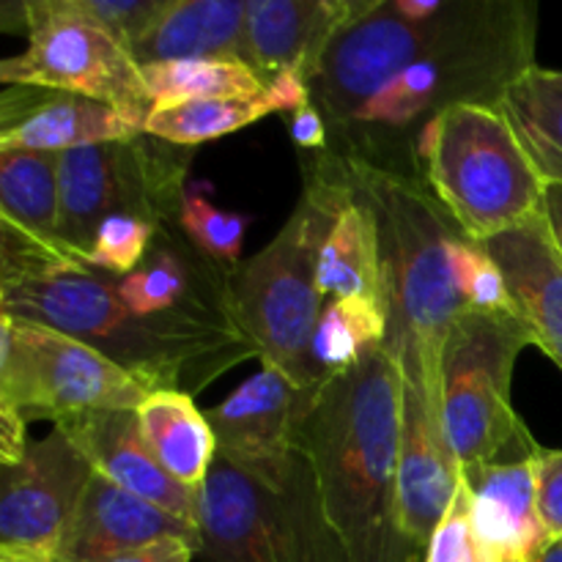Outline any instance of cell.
<instances>
[{"label": "cell", "mask_w": 562, "mask_h": 562, "mask_svg": "<svg viewBox=\"0 0 562 562\" xmlns=\"http://www.w3.org/2000/svg\"><path fill=\"white\" fill-rule=\"evenodd\" d=\"M119 280L60 239L0 223V313L93 346L151 393L192 395L239 362L258 360L231 307L192 305L140 318L121 300Z\"/></svg>", "instance_id": "cell-1"}, {"label": "cell", "mask_w": 562, "mask_h": 562, "mask_svg": "<svg viewBox=\"0 0 562 562\" xmlns=\"http://www.w3.org/2000/svg\"><path fill=\"white\" fill-rule=\"evenodd\" d=\"M404 379L387 344L329 379L296 423V450L316 470L324 505L351 562H412L420 549L398 516Z\"/></svg>", "instance_id": "cell-2"}, {"label": "cell", "mask_w": 562, "mask_h": 562, "mask_svg": "<svg viewBox=\"0 0 562 562\" xmlns=\"http://www.w3.org/2000/svg\"><path fill=\"white\" fill-rule=\"evenodd\" d=\"M536 3L472 0L459 31L379 88L329 135V151L417 176L415 143L428 121L453 104H499L505 88L536 66Z\"/></svg>", "instance_id": "cell-3"}, {"label": "cell", "mask_w": 562, "mask_h": 562, "mask_svg": "<svg viewBox=\"0 0 562 562\" xmlns=\"http://www.w3.org/2000/svg\"><path fill=\"white\" fill-rule=\"evenodd\" d=\"M344 159V157H340ZM357 195L379 228L382 307L387 349L404 384H417L442 406V349L464 311L450 263V245L467 236L420 176L344 159Z\"/></svg>", "instance_id": "cell-4"}, {"label": "cell", "mask_w": 562, "mask_h": 562, "mask_svg": "<svg viewBox=\"0 0 562 562\" xmlns=\"http://www.w3.org/2000/svg\"><path fill=\"white\" fill-rule=\"evenodd\" d=\"M351 198L344 159L316 154L294 212L272 241L231 274V305L241 333L252 340L261 366L294 382L307 409L324 390L313 366V333L324 311L318 291V252L335 217Z\"/></svg>", "instance_id": "cell-5"}, {"label": "cell", "mask_w": 562, "mask_h": 562, "mask_svg": "<svg viewBox=\"0 0 562 562\" xmlns=\"http://www.w3.org/2000/svg\"><path fill=\"white\" fill-rule=\"evenodd\" d=\"M415 170L481 245L543 212L547 181L499 104H453L428 121L415 143Z\"/></svg>", "instance_id": "cell-6"}, {"label": "cell", "mask_w": 562, "mask_h": 562, "mask_svg": "<svg viewBox=\"0 0 562 562\" xmlns=\"http://www.w3.org/2000/svg\"><path fill=\"white\" fill-rule=\"evenodd\" d=\"M198 508V554L206 562H351L302 450L278 483L258 481L217 453Z\"/></svg>", "instance_id": "cell-7"}, {"label": "cell", "mask_w": 562, "mask_h": 562, "mask_svg": "<svg viewBox=\"0 0 562 562\" xmlns=\"http://www.w3.org/2000/svg\"><path fill=\"white\" fill-rule=\"evenodd\" d=\"M532 344L514 311H464L442 349V420L461 470L527 461L541 445L510 404L516 360Z\"/></svg>", "instance_id": "cell-8"}, {"label": "cell", "mask_w": 562, "mask_h": 562, "mask_svg": "<svg viewBox=\"0 0 562 562\" xmlns=\"http://www.w3.org/2000/svg\"><path fill=\"white\" fill-rule=\"evenodd\" d=\"M192 148L151 135L58 154V239L86 256L99 225L132 214L157 228L179 225Z\"/></svg>", "instance_id": "cell-9"}, {"label": "cell", "mask_w": 562, "mask_h": 562, "mask_svg": "<svg viewBox=\"0 0 562 562\" xmlns=\"http://www.w3.org/2000/svg\"><path fill=\"white\" fill-rule=\"evenodd\" d=\"M151 390L93 346L44 324L0 313V404L25 420L137 409Z\"/></svg>", "instance_id": "cell-10"}, {"label": "cell", "mask_w": 562, "mask_h": 562, "mask_svg": "<svg viewBox=\"0 0 562 562\" xmlns=\"http://www.w3.org/2000/svg\"><path fill=\"white\" fill-rule=\"evenodd\" d=\"M27 47L0 64L3 86L47 88L113 104L143 121L154 110L143 69L130 49L64 0H27L20 5Z\"/></svg>", "instance_id": "cell-11"}, {"label": "cell", "mask_w": 562, "mask_h": 562, "mask_svg": "<svg viewBox=\"0 0 562 562\" xmlns=\"http://www.w3.org/2000/svg\"><path fill=\"white\" fill-rule=\"evenodd\" d=\"M470 9L472 0H450L445 14L412 22L393 0H368L366 9L335 33L311 77L313 104L327 119L329 135L398 71L453 36Z\"/></svg>", "instance_id": "cell-12"}, {"label": "cell", "mask_w": 562, "mask_h": 562, "mask_svg": "<svg viewBox=\"0 0 562 562\" xmlns=\"http://www.w3.org/2000/svg\"><path fill=\"white\" fill-rule=\"evenodd\" d=\"M93 475L91 461L60 428L27 445L16 464L0 467V549L55 558Z\"/></svg>", "instance_id": "cell-13"}, {"label": "cell", "mask_w": 562, "mask_h": 562, "mask_svg": "<svg viewBox=\"0 0 562 562\" xmlns=\"http://www.w3.org/2000/svg\"><path fill=\"white\" fill-rule=\"evenodd\" d=\"M305 398L278 368L261 366L225 401L206 409L217 453L263 483H278L296 453Z\"/></svg>", "instance_id": "cell-14"}, {"label": "cell", "mask_w": 562, "mask_h": 562, "mask_svg": "<svg viewBox=\"0 0 562 562\" xmlns=\"http://www.w3.org/2000/svg\"><path fill=\"white\" fill-rule=\"evenodd\" d=\"M461 483V464L448 442L442 406L417 384H404L398 461V516L404 536L426 552Z\"/></svg>", "instance_id": "cell-15"}, {"label": "cell", "mask_w": 562, "mask_h": 562, "mask_svg": "<svg viewBox=\"0 0 562 562\" xmlns=\"http://www.w3.org/2000/svg\"><path fill=\"white\" fill-rule=\"evenodd\" d=\"M143 132V121L77 93L5 86L0 97V151L66 154Z\"/></svg>", "instance_id": "cell-16"}, {"label": "cell", "mask_w": 562, "mask_h": 562, "mask_svg": "<svg viewBox=\"0 0 562 562\" xmlns=\"http://www.w3.org/2000/svg\"><path fill=\"white\" fill-rule=\"evenodd\" d=\"M55 428H60L80 448L97 475L198 527V492L181 486L162 470L143 437L137 409L86 412L55 423Z\"/></svg>", "instance_id": "cell-17"}, {"label": "cell", "mask_w": 562, "mask_h": 562, "mask_svg": "<svg viewBox=\"0 0 562 562\" xmlns=\"http://www.w3.org/2000/svg\"><path fill=\"white\" fill-rule=\"evenodd\" d=\"M165 538H184L201 549V532L179 516L135 497L108 477L93 475L60 536L58 562H97L110 554L148 547Z\"/></svg>", "instance_id": "cell-18"}, {"label": "cell", "mask_w": 562, "mask_h": 562, "mask_svg": "<svg viewBox=\"0 0 562 562\" xmlns=\"http://www.w3.org/2000/svg\"><path fill=\"white\" fill-rule=\"evenodd\" d=\"M508 285L510 305L532 335V344L562 371V252L536 214L516 228L483 241Z\"/></svg>", "instance_id": "cell-19"}, {"label": "cell", "mask_w": 562, "mask_h": 562, "mask_svg": "<svg viewBox=\"0 0 562 562\" xmlns=\"http://www.w3.org/2000/svg\"><path fill=\"white\" fill-rule=\"evenodd\" d=\"M368 0H247V64L267 82L302 66L313 77L335 33L355 20Z\"/></svg>", "instance_id": "cell-20"}, {"label": "cell", "mask_w": 562, "mask_h": 562, "mask_svg": "<svg viewBox=\"0 0 562 562\" xmlns=\"http://www.w3.org/2000/svg\"><path fill=\"white\" fill-rule=\"evenodd\" d=\"M130 53L140 66L168 60L247 64V0H165Z\"/></svg>", "instance_id": "cell-21"}, {"label": "cell", "mask_w": 562, "mask_h": 562, "mask_svg": "<svg viewBox=\"0 0 562 562\" xmlns=\"http://www.w3.org/2000/svg\"><path fill=\"white\" fill-rule=\"evenodd\" d=\"M472 497V525L477 536L505 562H530L547 536L538 514L536 456L510 464L461 470Z\"/></svg>", "instance_id": "cell-22"}, {"label": "cell", "mask_w": 562, "mask_h": 562, "mask_svg": "<svg viewBox=\"0 0 562 562\" xmlns=\"http://www.w3.org/2000/svg\"><path fill=\"white\" fill-rule=\"evenodd\" d=\"M137 420L162 470L181 486L198 492L217 459V439L206 412L198 409L190 393L157 390L137 406Z\"/></svg>", "instance_id": "cell-23"}, {"label": "cell", "mask_w": 562, "mask_h": 562, "mask_svg": "<svg viewBox=\"0 0 562 562\" xmlns=\"http://www.w3.org/2000/svg\"><path fill=\"white\" fill-rule=\"evenodd\" d=\"M318 291L324 302L366 296L382 305V252L371 209L351 187V198L318 252Z\"/></svg>", "instance_id": "cell-24"}, {"label": "cell", "mask_w": 562, "mask_h": 562, "mask_svg": "<svg viewBox=\"0 0 562 562\" xmlns=\"http://www.w3.org/2000/svg\"><path fill=\"white\" fill-rule=\"evenodd\" d=\"M499 110L541 179L562 184V71L530 66L505 88Z\"/></svg>", "instance_id": "cell-25"}, {"label": "cell", "mask_w": 562, "mask_h": 562, "mask_svg": "<svg viewBox=\"0 0 562 562\" xmlns=\"http://www.w3.org/2000/svg\"><path fill=\"white\" fill-rule=\"evenodd\" d=\"M0 223L36 239L58 241V154L0 151Z\"/></svg>", "instance_id": "cell-26"}, {"label": "cell", "mask_w": 562, "mask_h": 562, "mask_svg": "<svg viewBox=\"0 0 562 562\" xmlns=\"http://www.w3.org/2000/svg\"><path fill=\"white\" fill-rule=\"evenodd\" d=\"M382 344H387V316L379 302L366 296L327 300L313 333V366L329 382Z\"/></svg>", "instance_id": "cell-27"}, {"label": "cell", "mask_w": 562, "mask_h": 562, "mask_svg": "<svg viewBox=\"0 0 562 562\" xmlns=\"http://www.w3.org/2000/svg\"><path fill=\"white\" fill-rule=\"evenodd\" d=\"M267 93L258 97H217L195 99V102L162 104L154 108L146 119V135L168 140L173 146L195 148L201 143L217 140V137L239 132L256 121L272 115Z\"/></svg>", "instance_id": "cell-28"}, {"label": "cell", "mask_w": 562, "mask_h": 562, "mask_svg": "<svg viewBox=\"0 0 562 562\" xmlns=\"http://www.w3.org/2000/svg\"><path fill=\"white\" fill-rule=\"evenodd\" d=\"M140 69L154 108L195 99L258 97L267 88L261 75L241 60H168Z\"/></svg>", "instance_id": "cell-29"}, {"label": "cell", "mask_w": 562, "mask_h": 562, "mask_svg": "<svg viewBox=\"0 0 562 562\" xmlns=\"http://www.w3.org/2000/svg\"><path fill=\"white\" fill-rule=\"evenodd\" d=\"M250 220L252 217H247V214L214 206L201 190H190L184 198V206H181L179 225L198 250L234 272L239 267L241 245H245Z\"/></svg>", "instance_id": "cell-30"}, {"label": "cell", "mask_w": 562, "mask_h": 562, "mask_svg": "<svg viewBox=\"0 0 562 562\" xmlns=\"http://www.w3.org/2000/svg\"><path fill=\"white\" fill-rule=\"evenodd\" d=\"M157 234L159 228L148 220L132 217V214H113L97 228L86 258L102 272L126 278L148 256Z\"/></svg>", "instance_id": "cell-31"}, {"label": "cell", "mask_w": 562, "mask_h": 562, "mask_svg": "<svg viewBox=\"0 0 562 562\" xmlns=\"http://www.w3.org/2000/svg\"><path fill=\"white\" fill-rule=\"evenodd\" d=\"M450 263H453L456 285H459L470 311H514L503 272L492 261V256L483 250L481 241H472L470 236H459L450 245Z\"/></svg>", "instance_id": "cell-32"}, {"label": "cell", "mask_w": 562, "mask_h": 562, "mask_svg": "<svg viewBox=\"0 0 562 562\" xmlns=\"http://www.w3.org/2000/svg\"><path fill=\"white\" fill-rule=\"evenodd\" d=\"M426 562H505L472 525V497L464 475L448 514L428 541Z\"/></svg>", "instance_id": "cell-33"}, {"label": "cell", "mask_w": 562, "mask_h": 562, "mask_svg": "<svg viewBox=\"0 0 562 562\" xmlns=\"http://www.w3.org/2000/svg\"><path fill=\"white\" fill-rule=\"evenodd\" d=\"M538 514L549 538H562V450L538 448L536 453Z\"/></svg>", "instance_id": "cell-34"}, {"label": "cell", "mask_w": 562, "mask_h": 562, "mask_svg": "<svg viewBox=\"0 0 562 562\" xmlns=\"http://www.w3.org/2000/svg\"><path fill=\"white\" fill-rule=\"evenodd\" d=\"M289 132L291 140L302 148V151H316L324 154L329 151V126L327 119L322 115V110L316 104H307V108L296 110L289 115Z\"/></svg>", "instance_id": "cell-35"}, {"label": "cell", "mask_w": 562, "mask_h": 562, "mask_svg": "<svg viewBox=\"0 0 562 562\" xmlns=\"http://www.w3.org/2000/svg\"><path fill=\"white\" fill-rule=\"evenodd\" d=\"M198 547L184 538H165V541L148 543V547L130 549V552L110 554V558L97 562H192Z\"/></svg>", "instance_id": "cell-36"}, {"label": "cell", "mask_w": 562, "mask_h": 562, "mask_svg": "<svg viewBox=\"0 0 562 562\" xmlns=\"http://www.w3.org/2000/svg\"><path fill=\"white\" fill-rule=\"evenodd\" d=\"M25 417L11 404H0V467H11L25 456L27 434Z\"/></svg>", "instance_id": "cell-37"}, {"label": "cell", "mask_w": 562, "mask_h": 562, "mask_svg": "<svg viewBox=\"0 0 562 562\" xmlns=\"http://www.w3.org/2000/svg\"><path fill=\"white\" fill-rule=\"evenodd\" d=\"M543 217H547L554 245L562 252V184H547L543 190Z\"/></svg>", "instance_id": "cell-38"}, {"label": "cell", "mask_w": 562, "mask_h": 562, "mask_svg": "<svg viewBox=\"0 0 562 562\" xmlns=\"http://www.w3.org/2000/svg\"><path fill=\"white\" fill-rule=\"evenodd\" d=\"M395 9L412 22H426L434 20V16L445 14L450 5V0H393Z\"/></svg>", "instance_id": "cell-39"}, {"label": "cell", "mask_w": 562, "mask_h": 562, "mask_svg": "<svg viewBox=\"0 0 562 562\" xmlns=\"http://www.w3.org/2000/svg\"><path fill=\"white\" fill-rule=\"evenodd\" d=\"M530 562H562V538H552V541L543 543Z\"/></svg>", "instance_id": "cell-40"}, {"label": "cell", "mask_w": 562, "mask_h": 562, "mask_svg": "<svg viewBox=\"0 0 562 562\" xmlns=\"http://www.w3.org/2000/svg\"><path fill=\"white\" fill-rule=\"evenodd\" d=\"M0 562H58L49 554H27V552H3L0 549Z\"/></svg>", "instance_id": "cell-41"}, {"label": "cell", "mask_w": 562, "mask_h": 562, "mask_svg": "<svg viewBox=\"0 0 562 562\" xmlns=\"http://www.w3.org/2000/svg\"><path fill=\"white\" fill-rule=\"evenodd\" d=\"M412 562H426V554H420V558H415Z\"/></svg>", "instance_id": "cell-42"}]
</instances>
